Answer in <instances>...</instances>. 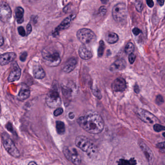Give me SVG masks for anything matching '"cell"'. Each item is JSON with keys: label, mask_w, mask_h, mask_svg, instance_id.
<instances>
[{"label": "cell", "mask_w": 165, "mask_h": 165, "mask_svg": "<svg viewBox=\"0 0 165 165\" xmlns=\"http://www.w3.org/2000/svg\"><path fill=\"white\" fill-rule=\"evenodd\" d=\"M79 126L91 134L100 133L104 127V122L98 113L89 112L81 116L77 119Z\"/></svg>", "instance_id": "obj_1"}, {"label": "cell", "mask_w": 165, "mask_h": 165, "mask_svg": "<svg viewBox=\"0 0 165 165\" xmlns=\"http://www.w3.org/2000/svg\"><path fill=\"white\" fill-rule=\"evenodd\" d=\"M75 144L79 149L86 153L88 157L95 158L97 156V147L94 143L86 136L80 135L75 140Z\"/></svg>", "instance_id": "obj_2"}, {"label": "cell", "mask_w": 165, "mask_h": 165, "mask_svg": "<svg viewBox=\"0 0 165 165\" xmlns=\"http://www.w3.org/2000/svg\"><path fill=\"white\" fill-rule=\"evenodd\" d=\"M43 62L50 67H56L60 64L61 57L58 52L55 50H44L42 52Z\"/></svg>", "instance_id": "obj_3"}, {"label": "cell", "mask_w": 165, "mask_h": 165, "mask_svg": "<svg viewBox=\"0 0 165 165\" xmlns=\"http://www.w3.org/2000/svg\"><path fill=\"white\" fill-rule=\"evenodd\" d=\"M77 36L83 44L89 45L92 44L96 40V35L92 30L83 28L78 31Z\"/></svg>", "instance_id": "obj_4"}, {"label": "cell", "mask_w": 165, "mask_h": 165, "mask_svg": "<svg viewBox=\"0 0 165 165\" xmlns=\"http://www.w3.org/2000/svg\"><path fill=\"white\" fill-rule=\"evenodd\" d=\"M2 138V144L6 151L14 158H19L20 157V152L9 135L6 133H3Z\"/></svg>", "instance_id": "obj_5"}, {"label": "cell", "mask_w": 165, "mask_h": 165, "mask_svg": "<svg viewBox=\"0 0 165 165\" xmlns=\"http://www.w3.org/2000/svg\"><path fill=\"white\" fill-rule=\"evenodd\" d=\"M113 19L118 22H123L125 21L127 16L125 4L124 3H119L116 4L112 11Z\"/></svg>", "instance_id": "obj_6"}, {"label": "cell", "mask_w": 165, "mask_h": 165, "mask_svg": "<svg viewBox=\"0 0 165 165\" xmlns=\"http://www.w3.org/2000/svg\"><path fill=\"white\" fill-rule=\"evenodd\" d=\"M63 153L66 159L75 165H80L82 163L81 156L77 150L74 148L65 146L63 148Z\"/></svg>", "instance_id": "obj_7"}, {"label": "cell", "mask_w": 165, "mask_h": 165, "mask_svg": "<svg viewBox=\"0 0 165 165\" xmlns=\"http://www.w3.org/2000/svg\"><path fill=\"white\" fill-rule=\"evenodd\" d=\"M46 103L49 107L52 108H58L62 101L59 93L56 90H51L46 96Z\"/></svg>", "instance_id": "obj_8"}, {"label": "cell", "mask_w": 165, "mask_h": 165, "mask_svg": "<svg viewBox=\"0 0 165 165\" xmlns=\"http://www.w3.org/2000/svg\"><path fill=\"white\" fill-rule=\"evenodd\" d=\"M137 115L140 120L146 123L155 124L158 122V119L153 114L144 109H140L138 110Z\"/></svg>", "instance_id": "obj_9"}, {"label": "cell", "mask_w": 165, "mask_h": 165, "mask_svg": "<svg viewBox=\"0 0 165 165\" xmlns=\"http://www.w3.org/2000/svg\"><path fill=\"white\" fill-rule=\"evenodd\" d=\"M12 15L11 8L7 3L2 2L0 7V18L3 22H6L10 20Z\"/></svg>", "instance_id": "obj_10"}, {"label": "cell", "mask_w": 165, "mask_h": 165, "mask_svg": "<svg viewBox=\"0 0 165 165\" xmlns=\"http://www.w3.org/2000/svg\"><path fill=\"white\" fill-rule=\"evenodd\" d=\"M139 145L140 149L144 154L149 165H152L154 161V155H153L152 151L148 146V145L144 143V141H139Z\"/></svg>", "instance_id": "obj_11"}, {"label": "cell", "mask_w": 165, "mask_h": 165, "mask_svg": "<svg viewBox=\"0 0 165 165\" xmlns=\"http://www.w3.org/2000/svg\"><path fill=\"white\" fill-rule=\"evenodd\" d=\"M112 90L115 92H122L126 89V81L123 78L115 79L111 85Z\"/></svg>", "instance_id": "obj_12"}, {"label": "cell", "mask_w": 165, "mask_h": 165, "mask_svg": "<svg viewBox=\"0 0 165 165\" xmlns=\"http://www.w3.org/2000/svg\"><path fill=\"white\" fill-rule=\"evenodd\" d=\"M78 54L81 58L84 60H88L92 57V53L89 45L83 44L79 47Z\"/></svg>", "instance_id": "obj_13"}, {"label": "cell", "mask_w": 165, "mask_h": 165, "mask_svg": "<svg viewBox=\"0 0 165 165\" xmlns=\"http://www.w3.org/2000/svg\"><path fill=\"white\" fill-rule=\"evenodd\" d=\"M77 65V61L75 58H71L69 59L66 62L64 63L62 70L65 73H69L75 69Z\"/></svg>", "instance_id": "obj_14"}, {"label": "cell", "mask_w": 165, "mask_h": 165, "mask_svg": "<svg viewBox=\"0 0 165 165\" xmlns=\"http://www.w3.org/2000/svg\"><path fill=\"white\" fill-rule=\"evenodd\" d=\"M21 76V69L17 64H15L14 67L10 72L8 77V80L9 82H13L17 81L20 79Z\"/></svg>", "instance_id": "obj_15"}, {"label": "cell", "mask_w": 165, "mask_h": 165, "mask_svg": "<svg viewBox=\"0 0 165 165\" xmlns=\"http://www.w3.org/2000/svg\"><path fill=\"white\" fill-rule=\"evenodd\" d=\"M16 54L13 52H9V53H4L1 56L0 58V63L1 65H6L9 63L14 61L16 58Z\"/></svg>", "instance_id": "obj_16"}, {"label": "cell", "mask_w": 165, "mask_h": 165, "mask_svg": "<svg viewBox=\"0 0 165 165\" xmlns=\"http://www.w3.org/2000/svg\"><path fill=\"white\" fill-rule=\"evenodd\" d=\"M30 95V90L27 85L23 84L22 85L21 89L17 95V99L21 101H23L27 99Z\"/></svg>", "instance_id": "obj_17"}, {"label": "cell", "mask_w": 165, "mask_h": 165, "mask_svg": "<svg viewBox=\"0 0 165 165\" xmlns=\"http://www.w3.org/2000/svg\"><path fill=\"white\" fill-rule=\"evenodd\" d=\"M72 18H73V16L71 15L70 16H68L66 17L62 22L61 24L59 26H58L57 28H56L55 30L54 33H53L54 35L55 36L56 35L58 34L59 31L61 30H63L66 29L69 27L70 25L71 22L72 21Z\"/></svg>", "instance_id": "obj_18"}, {"label": "cell", "mask_w": 165, "mask_h": 165, "mask_svg": "<svg viewBox=\"0 0 165 165\" xmlns=\"http://www.w3.org/2000/svg\"><path fill=\"white\" fill-rule=\"evenodd\" d=\"M33 75L36 79H42L46 76V73L39 64H35L33 67Z\"/></svg>", "instance_id": "obj_19"}, {"label": "cell", "mask_w": 165, "mask_h": 165, "mask_svg": "<svg viewBox=\"0 0 165 165\" xmlns=\"http://www.w3.org/2000/svg\"><path fill=\"white\" fill-rule=\"evenodd\" d=\"M126 67V62L123 59H118L110 67V70L112 71L123 70Z\"/></svg>", "instance_id": "obj_20"}, {"label": "cell", "mask_w": 165, "mask_h": 165, "mask_svg": "<svg viewBox=\"0 0 165 165\" xmlns=\"http://www.w3.org/2000/svg\"><path fill=\"white\" fill-rule=\"evenodd\" d=\"M24 9L21 7H17L15 10V16L16 21L19 24H21L24 21Z\"/></svg>", "instance_id": "obj_21"}, {"label": "cell", "mask_w": 165, "mask_h": 165, "mask_svg": "<svg viewBox=\"0 0 165 165\" xmlns=\"http://www.w3.org/2000/svg\"><path fill=\"white\" fill-rule=\"evenodd\" d=\"M105 39L108 43L113 44L116 43L118 41L119 37L116 34L110 32L106 35Z\"/></svg>", "instance_id": "obj_22"}, {"label": "cell", "mask_w": 165, "mask_h": 165, "mask_svg": "<svg viewBox=\"0 0 165 165\" xmlns=\"http://www.w3.org/2000/svg\"><path fill=\"white\" fill-rule=\"evenodd\" d=\"M137 161L134 158H131L129 160L120 159L118 161V165H137Z\"/></svg>", "instance_id": "obj_23"}, {"label": "cell", "mask_w": 165, "mask_h": 165, "mask_svg": "<svg viewBox=\"0 0 165 165\" xmlns=\"http://www.w3.org/2000/svg\"><path fill=\"white\" fill-rule=\"evenodd\" d=\"M56 128L57 132L60 135H63L65 132V125L63 122L60 121H57L56 124Z\"/></svg>", "instance_id": "obj_24"}, {"label": "cell", "mask_w": 165, "mask_h": 165, "mask_svg": "<svg viewBox=\"0 0 165 165\" xmlns=\"http://www.w3.org/2000/svg\"><path fill=\"white\" fill-rule=\"evenodd\" d=\"M105 44L103 41H100L99 42V48L98 50V56L100 57L103 55L105 50Z\"/></svg>", "instance_id": "obj_25"}, {"label": "cell", "mask_w": 165, "mask_h": 165, "mask_svg": "<svg viewBox=\"0 0 165 165\" xmlns=\"http://www.w3.org/2000/svg\"><path fill=\"white\" fill-rule=\"evenodd\" d=\"M134 50V46L132 43H128L125 48V52L126 54H130L133 53Z\"/></svg>", "instance_id": "obj_26"}, {"label": "cell", "mask_w": 165, "mask_h": 165, "mask_svg": "<svg viewBox=\"0 0 165 165\" xmlns=\"http://www.w3.org/2000/svg\"><path fill=\"white\" fill-rule=\"evenodd\" d=\"M92 93L93 95L96 96V97L98 99H101L102 98V95H101L100 91L98 89L97 87L96 86H94L92 85Z\"/></svg>", "instance_id": "obj_27"}, {"label": "cell", "mask_w": 165, "mask_h": 165, "mask_svg": "<svg viewBox=\"0 0 165 165\" xmlns=\"http://www.w3.org/2000/svg\"><path fill=\"white\" fill-rule=\"evenodd\" d=\"M153 129L155 131L159 132L162 131H165V126L157 123L153 126Z\"/></svg>", "instance_id": "obj_28"}, {"label": "cell", "mask_w": 165, "mask_h": 165, "mask_svg": "<svg viewBox=\"0 0 165 165\" xmlns=\"http://www.w3.org/2000/svg\"><path fill=\"white\" fill-rule=\"evenodd\" d=\"M157 147L160 152L165 154V141L161 142L157 144Z\"/></svg>", "instance_id": "obj_29"}, {"label": "cell", "mask_w": 165, "mask_h": 165, "mask_svg": "<svg viewBox=\"0 0 165 165\" xmlns=\"http://www.w3.org/2000/svg\"><path fill=\"white\" fill-rule=\"evenodd\" d=\"M63 109L62 108H57L56 110H55L54 112V115L55 117H58V116H60L62 113H63Z\"/></svg>", "instance_id": "obj_30"}, {"label": "cell", "mask_w": 165, "mask_h": 165, "mask_svg": "<svg viewBox=\"0 0 165 165\" xmlns=\"http://www.w3.org/2000/svg\"><path fill=\"white\" fill-rule=\"evenodd\" d=\"M156 102L158 105H161L164 103V99L161 95H158L157 96V98H156Z\"/></svg>", "instance_id": "obj_31"}, {"label": "cell", "mask_w": 165, "mask_h": 165, "mask_svg": "<svg viewBox=\"0 0 165 165\" xmlns=\"http://www.w3.org/2000/svg\"><path fill=\"white\" fill-rule=\"evenodd\" d=\"M136 56L135 54H134L133 53H131V54H129V57H128V59H129V62L131 64L135 62V59H136Z\"/></svg>", "instance_id": "obj_32"}, {"label": "cell", "mask_w": 165, "mask_h": 165, "mask_svg": "<svg viewBox=\"0 0 165 165\" xmlns=\"http://www.w3.org/2000/svg\"><path fill=\"white\" fill-rule=\"evenodd\" d=\"M18 30V32L20 35H21V36H25L26 35V32H25V30L23 28V27L20 26L17 29Z\"/></svg>", "instance_id": "obj_33"}, {"label": "cell", "mask_w": 165, "mask_h": 165, "mask_svg": "<svg viewBox=\"0 0 165 165\" xmlns=\"http://www.w3.org/2000/svg\"><path fill=\"white\" fill-rule=\"evenodd\" d=\"M99 13L101 15L104 16L105 15L106 13V8L105 7H102L99 9Z\"/></svg>", "instance_id": "obj_34"}, {"label": "cell", "mask_w": 165, "mask_h": 165, "mask_svg": "<svg viewBox=\"0 0 165 165\" xmlns=\"http://www.w3.org/2000/svg\"><path fill=\"white\" fill-rule=\"evenodd\" d=\"M27 57V54L26 52H24V53H22V55H21L20 57V59L22 62H24L26 60V57Z\"/></svg>", "instance_id": "obj_35"}, {"label": "cell", "mask_w": 165, "mask_h": 165, "mask_svg": "<svg viewBox=\"0 0 165 165\" xmlns=\"http://www.w3.org/2000/svg\"><path fill=\"white\" fill-rule=\"evenodd\" d=\"M32 27L30 23H29L27 26V34L29 35L32 32Z\"/></svg>", "instance_id": "obj_36"}, {"label": "cell", "mask_w": 165, "mask_h": 165, "mask_svg": "<svg viewBox=\"0 0 165 165\" xmlns=\"http://www.w3.org/2000/svg\"><path fill=\"white\" fill-rule=\"evenodd\" d=\"M133 34L135 35H138L139 34L141 33V31H140L139 29L137 28H135L133 30Z\"/></svg>", "instance_id": "obj_37"}, {"label": "cell", "mask_w": 165, "mask_h": 165, "mask_svg": "<svg viewBox=\"0 0 165 165\" xmlns=\"http://www.w3.org/2000/svg\"><path fill=\"white\" fill-rule=\"evenodd\" d=\"M147 4L148 5V7L152 8L154 6V3L153 0H147Z\"/></svg>", "instance_id": "obj_38"}, {"label": "cell", "mask_w": 165, "mask_h": 165, "mask_svg": "<svg viewBox=\"0 0 165 165\" xmlns=\"http://www.w3.org/2000/svg\"><path fill=\"white\" fill-rule=\"evenodd\" d=\"M6 127H7V130H8L9 131H13V127H12V125L10 123H8L6 125Z\"/></svg>", "instance_id": "obj_39"}, {"label": "cell", "mask_w": 165, "mask_h": 165, "mask_svg": "<svg viewBox=\"0 0 165 165\" xmlns=\"http://www.w3.org/2000/svg\"><path fill=\"white\" fill-rule=\"evenodd\" d=\"M136 8H137V10H138V11H139V12H140V11L142 10V3H138V4H137V6H136Z\"/></svg>", "instance_id": "obj_40"}, {"label": "cell", "mask_w": 165, "mask_h": 165, "mask_svg": "<svg viewBox=\"0 0 165 165\" xmlns=\"http://www.w3.org/2000/svg\"><path fill=\"white\" fill-rule=\"evenodd\" d=\"M134 91L136 93H139V87L138 85H135L134 86Z\"/></svg>", "instance_id": "obj_41"}, {"label": "cell", "mask_w": 165, "mask_h": 165, "mask_svg": "<svg viewBox=\"0 0 165 165\" xmlns=\"http://www.w3.org/2000/svg\"><path fill=\"white\" fill-rule=\"evenodd\" d=\"M69 118L71 119H73L75 117V114L73 112H70L68 114Z\"/></svg>", "instance_id": "obj_42"}, {"label": "cell", "mask_w": 165, "mask_h": 165, "mask_svg": "<svg viewBox=\"0 0 165 165\" xmlns=\"http://www.w3.org/2000/svg\"><path fill=\"white\" fill-rule=\"evenodd\" d=\"M158 3H159L160 6H162L164 5L165 0H158Z\"/></svg>", "instance_id": "obj_43"}, {"label": "cell", "mask_w": 165, "mask_h": 165, "mask_svg": "<svg viewBox=\"0 0 165 165\" xmlns=\"http://www.w3.org/2000/svg\"><path fill=\"white\" fill-rule=\"evenodd\" d=\"M28 165H38L36 164L35 161H31V162H30L29 163Z\"/></svg>", "instance_id": "obj_44"}, {"label": "cell", "mask_w": 165, "mask_h": 165, "mask_svg": "<svg viewBox=\"0 0 165 165\" xmlns=\"http://www.w3.org/2000/svg\"><path fill=\"white\" fill-rule=\"evenodd\" d=\"M101 2L104 4H106L109 2V0H101Z\"/></svg>", "instance_id": "obj_45"}, {"label": "cell", "mask_w": 165, "mask_h": 165, "mask_svg": "<svg viewBox=\"0 0 165 165\" xmlns=\"http://www.w3.org/2000/svg\"><path fill=\"white\" fill-rule=\"evenodd\" d=\"M3 42H4V41H3V38H2V36H1V46H2L3 44Z\"/></svg>", "instance_id": "obj_46"}, {"label": "cell", "mask_w": 165, "mask_h": 165, "mask_svg": "<svg viewBox=\"0 0 165 165\" xmlns=\"http://www.w3.org/2000/svg\"><path fill=\"white\" fill-rule=\"evenodd\" d=\"M163 136H164V137L165 138V132L163 133Z\"/></svg>", "instance_id": "obj_47"}]
</instances>
